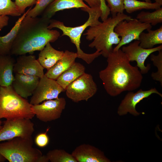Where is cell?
<instances>
[{
    "label": "cell",
    "mask_w": 162,
    "mask_h": 162,
    "mask_svg": "<svg viewBox=\"0 0 162 162\" xmlns=\"http://www.w3.org/2000/svg\"><path fill=\"white\" fill-rule=\"evenodd\" d=\"M44 69L35 56L32 54L23 55L17 58L14 64V73L40 78L44 75Z\"/></svg>",
    "instance_id": "obj_14"
},
{
    "label": "cell",
    "mask_w": 162,
    "mask_h": 162,
    "mask_svg": "<svg viewBox=\"0 0 162 162\" xmlns=\"http://www.w3.org/2000/svg\"><path fill=\"white\" fill-rule=\"evenodd\" d=\"M34 124L31 119L18 118L6 119L0 129V142L14 138L29 137L34 131Z\"/></svg>",
    "instance_id": "obj_9"
},
{
    "label": "cell",
    "mask_w": 162,
    "mask_h": 162,
    "mask_svg": "<svg viewBox=\"0 0 162 162\" xmlns=\"http://www.w3.org/2000/svg\"><path fill=\"white\" fill-rule=\"evenodd\" d=\"M64 52L55 49L49 42L40 51L37 60L44 69L48 70L62 57Z\"/></svg>",
    "instance_id": "obj_20"
},
{
    "label": "cell",
    "mask_w": 162,
    "mask_h": 162,
    "mask_svg": "<svg viewBox=\"0 0 162 162\" xmlns=\"http://www.w3.org/2000/svg\"><path fill=\"white\" fill-rule=\"evenodd\" d=\"M132 19L124 13H118L116 15L108 18L98 25L89 27L83 34L86 36L87 40H93L88 45L89 47L95 48L96 50L101 52V55L103 57L107 58L113 51V45H117L121 40V38L114 31L115 27L122 20Z\"/></svg>",
    "instance_id": "obj_3"
},
{
    "label": "cell",
    "mask_w": 162,
    "mask_h": 162,
    "mask_svg": "<svg viewBox=\"0 0 162 162\" xmlns=\"http://www.w3.org/2000/svg\"><path fill=\"white\" fill-rule=\"evenodd\" d=\"M49 128L46 129V131L38 134L35 137V142L38 147L43 148L46 146L49 142V138L47 133Z\"/></svg>",
    "instance_id": "obj_31"
},
{
    "label": "cell",
    "mask_w": 162,
    "mask_h": 162,
    "mask_svg": "<svg viewBox=\"0 0 162 162\" xmlns=\"http://www.w3.org/2000/svg\"><path fill=\"white\" fill-rule=\"evenodd\" d=\"M155 2H156L161 6L162 5V0H154Z\"/></svg>",
    "instance_id": "obj_36"
},
{
    "label": "cell",
    "mask_w": 162,
    "mask_h": 162,
    "mask_svg": "<svg viewBox=\"0 0 162 162\" xmlns=\"http://www.w3.org/2000/svg\"><path fill=\"white\" fill-rule=\"evenodd\" d=\"M124 10L128 14L145 9L156 10L161 7V5L156 3H150L137 0H124Z\"/></svg>",
    "instance_id": "obj_24"
},
{
    "label": "cell",
    "mask_w": 162,
    "mask_h": 162,
    "mask_svg": "<svg viewBox=\"0 0 162 162\" xmlns=\"http://www.w3.org/2000/svg\"><path fill=\"white\" fill-rule=\"evenodd\" d=\"M71 154L77 162H110L104 152L95 147L82 144L76 147Z\"/></svg>",
    "instance_id": "obj_15"
},
{
    "label": "cell",
    "mask_w": 162,
    "mask_h": 162,
    "mask_svg": "<svg viewBox=\"0 0 162 162\" xmlns=\"http://www.w3.org/2000/svg\"><path fill=\"white\" fill-rule=\"evenodd\" d=\"M80 9L88 13L89 14L88 19L83 24L76 27H70L65 26L62 22L50 19L48 28L50 29L57 28L61 30L63 32L62 36H67L68 37L71 42L75 45L77 50L76 53L77 58L82 59L89 64L101 55V53L98 50L91 54L84 52L80 47L81 36L87 27L97 26L101 22L99 19L102 15V10L100 7L93 8L89 7Z\"/></svg>",
    "instance_id": "obj_4"
},
{
    "label": "cell",
    "mask_w": 162,
    "mask_h": 162,
    "mask_svg": "<svg viewBox=\"0 0 162 162\" xmlns=\"http://www.w3.org/2000/svg\"><path fill=\"white\" fill-rule=\"evenodd\" d=\"M146 2H148L151 3L152 1L151 0H144Z\"/></svg>",
    "instance_id": "obj_37"
},
{
    "label": "cell",
    "mask_w": 162,
    "mask_h": 162,
    "mask_svg": "<svg viewBox=\"0 0 162 162\" xmlns=\"http://www.w3.org/2000/svg\"><path fill=\"white\" fill-rule=\"evenodd\" d=\"M136 19L141 22L155 26L162 22V8L152 12L142 11L136 16Z\"/></svg>",
    "instance_id": "obj_25"
},
{
    "label": "cell",
    "mask_w": 162,
    "mask_h": 162,
    "mask_svg": "<svg viewBox=\"0 0 162 162\" xmlns=\"http://www.w3.org/2000/svg\"><path fill=\"white\" fill-rule=\"evenodd\" d=\"M64 91L56 80L49 78L44 74L40 78L30 103L32 105H36L46 100L58 98L59 95Z\"/></svg>",
    "instance_id": "obj_11"
},
{
    "label": "cell",
    "mask_w": 162,
    "mask_h": 162,
    "mask_svg": "<svg viewBox=\"0 0 162 162\" xmlns=\"http://www.w3.org/2000/svg\"><path fill=\"white\" fill-rule=\"evenodd\" d=\"M106 0L112 16L116 15L118 13H123L124 10V0Z\"/></svg>",
    "instance_id": "obj_30"
},
{
    "label": "cell",
    "mask_w": 162,
    "mask_h": 162,
    "mask_svg": "<svg viewBox=\"0 0 162 162\" xmlns=\"http://www.w3.org/2000/svg\"><path fill=\"white\" fill-rule=\"evenodd\" d=\"M147 33L142 32L139 36L140 45L145 49L154 47L157 44H162V26L155 30L149 29Z\"/></svg>",
    "instance_id": "obj_23"
},
{
    "label": "cell",
    "mask_w": 162,
    "mask_h": 162,
    "mask_svg": "<svg viewBox=\"0 0 162 162\" xmlns=\"http://www.w3.org/2000/svg\"><path fill=\"white\" fill-rule=\"evenodd\" d=\"M37 0H15V3L19 12L22 15L25 13L26 9L35 4Z\"/></svg>",
    "instance_id": "obj_32"
},
{
    "label": "cell",
    "mask_w": 162,
    "mask_h": 162,
    "mask_svg": "<svg viewBox=\"0 0 162 162\" xmlns=\"http://www.w3.org/2000/svg\"><path fill=\"white\" fill-rule=\"evenodd\" d=\"M107 58L106 67L99 74L108 94L115 97L124 92L132 91L140 87L142 74L138 67L130 64L121 49L113 50Z\"/></svg>",
    "instance_id": "obj_1"
},
{
    "label": "cell",
    "mask_w": 162,
    "mask_h": 162,
    "mask_svg": "<svg viewBox=\"0 0 162 162\" xmlns=\"http://www.w3.org/2000/svg\"><path fill=\"white\" fill-rule=\"evenodd\" d=\"M152 27L151 25L141 22L136 18L121 21L114 28L121 40L113 50H117L134 40H139L141 33L145 30L151 29Z\"/></svg>",
    "instance_id": "obj_8"
},
{
    "label": "cell",
    "mask_w": 162,
    "mask_h": 162,
    "mask_svg": "<svg viewBox=\"0 0 162 162\" xmlns=\"http://www.w3.org/2000/svg\"><path fill=\"white\" fill-rule=\"evenodd\" d=\"M66 104L62 97L46 100L41 104L32 105V111L40 120L47 122L59 118Z\"/></svg>",
    "instance_id": "obj_10"
},
{
    "label": "cell",
    "mask_w": 162,
    "mask_h": 162,
    "mask_svg": "<svg viewBox=\"0 0 162 162\" xmlns=\"http://www.w3.org/2000/svg\"><path fill=\"white\" fill-rule=\"evenodd\" d=\"M97 90L92 76L85 73L69 85L65 91L68 98L78 103L87 101L96 93Z\"/></svg>",
    "instance_id": "obj_7"
},
{
    "label": "cell",
    "mask_w": 162,
    "mask_h": 162,
    "mask_svg": "<svg viewBox=\"0 0 162 162\" xmlns=\"http://www.w3.org/2000/svg\"><path fill=\"white\" fill-rule=\"evenodd\" d=\"M55 0H37L35 6L28 9L26 15L35 17L41 15L46 8Z\"/></svg>",
    "instance_id": "obj_29"
},
{
    "label": "cell",
    "mask_w": 162,
    "mask_h": 162,
    "mask_svg": "<svg viewBox=\"0 0 162 162\" xmlns=\"http://www.w3.org/2000/svg\"><path fill=\"white\" fill-rule=\"evenodd\" d=\"M21 15L14 2L11 0H0V15L18 16Z\"/></svg>",
    "instance_id": "obj_27"
},
{
    "label": "cell",
    "mask_w": 162,
    "mask_h": 162,
    "mask_svg": "<svg viewBox=\"0 0 162 162\" xmlns=\"http://www.w3.org/2000/svg\"><path fill=\"white\" fill-rule=\"evenodd\" d=\"M40 78L35 76L15 74L11 85L18 94L26 99L32 95Z\"/></svg>",
    "instance_id": "obj_16"
},
{
    "label": "cell",
    "mask_w": 162,
    "mask_h": 162,
    "mask_svg": "<svg viewBox=\"0 0 162 162\" xmlns=\"http://www.w3.org/2000/svg\"><path fill=\"white\" fill-rule=\"evenodd\" d=\"M50 20L26 15L21 23L10 55L32 54L34 51L42 50L48 43L57 40L60 33L56 30L48 28Z\"/></svg>",
    "instance_id": "obj_2"
},
{
    "label": "cell",
    "mask_w": 162,
    "mask_h": 162,
    "mask_svg": "<svg viewBox=\"0 0 162 162\" xmlns=\"http://www.w3.org/2000/svg\"><path fill=\"white\" fill-rule=\"evenodd\" d=\"M2 121L1 120H0V129H1V128H2Z\"/></svg>",
    "instance_id": "obj_38"
},
{
    "label": "cell",
    "mask_w": 162,
    "mask_h": 162,
    "mask_svg": "<svg viewBox=\"0 0 162 162\" xmlns=\"http://www.w3.org/2000/svg\"><path fill=\"white\" fill-rule=\"evenodd\" d=\"M140 43L139 40H135L127 46H122L121 50L130 62L136 61L137 63L136 66L140 68L141 73L145 74L148 73L151 68L150 64H148L146 66H145V60L151 54L162 50V45L151 49H146L140 46Z\"/></svg>",
    "instance_id": "obj_12"
},
{
    "label": "cell",
    "mask_w": 162,
    "mask_h": 162,
    "mask_svg": "<svg viewBox=\"0 0 162 162\" xmlns=\"http://www.w3.org/2000/svg\"><path fill=\"white\" fill-rule=\"evenodd\" d=\"M77 58L76 52L65 50L62 57L51 68L47 70L45 75L49 78L56 80L75 62Z\"/></svg>",
    "instance_id": "obj_18"
},
{
    "label": "cell",
    "mask_w": 162,
    "mask_h": 162,
    "mask_svg": "<svg viewBox=\"0 0 162 162\" xmlns=\"http://www.w3.org/2000/svg\"><path fill=\"white\" fill-rule=\"evenodd\" d=\"M153 94H158L162 97V94L155 88L148 90H143L141 89L135 93L132 91L128 92L119 105L117 113L120 116L125 115L128 113L136 116H139L140 113L136 110V105L143 99Z\"/></svg>",
    "instance_id": "obj_13"
},
{
    "label": "cell",
    "mask_w": 162,
    "mask_h": 162,
    "mask_svg": "<svg viewBox=\"0 0 162 162\" xmlns=\"http://www.w3.org/2000/svg\"><path fill=\"white\" fill-rule=\"evenodd\" d=\"M32 136L18 137L0 143V154L10 162H48L46 155L33 146Z\"/></svg>",
    "instance_id": "obj_5"
},
{
    "label": "cell",
    "mask_w": 162,
    "mask_h": 162,
    "mask_svg": "<svg viewBox=\"0 0 162 162\" xmlns=\"http://www.w3.org/2000/svg\"><path fill=\"white\" fill-rule=\"evenodd\" d=\"M28 11V9L19 18L9 32L3 36H0V55H10L12 45L21 23L26 15Z\"/></svg>",
    "instance_id": "obj_22"
},
{
    "label": "cell",
    "mask_w": 162,
    "mask_h": 162,
    "mask_svg": "<svg viewBox=\"0 0 162 162\" xmlns=\"http://www.w3.org/2000/svg\"><path fill=\"white\" fill-rule=\"evenodd\" d=\"M32 106L26 99L18 94L11 85L0 86V118L31 119L35 116Z\"/></svg>",
    "instance_id": "obj_6"
},
{
    "label": "cell",
    "mask_w": 162,
    "mask_h": 162,
    "mask_svg": "<svg viewBox=\"0 0 162 162\" xmlns=\"http://www.w3.org/2000/svg\"><path fill=\"white\" fill-rule=\"evenodd\" d=\"M6 160V159L0 154V162H4Z\"/></svg>",
    "instance_id": "obj_35"
},
{
    "label": "cell",
    "mask_w": 162,
    "mask_h": 162,
    "mask_svg": "<svg viewBox=\"0 0 162 162\" xmlns=\"http://www.w3.org/2000/svg\"><path fill=\"white\" fill-rule=\"evenodd\" d=\"M89 6L83 0H55L41 15V17L50 20L58 11L74 8H88Z\"/></svg>",
    "instance_id": "obj_17"
},
{
    "label": "cell",
    "mask_w": 162,
    "mask_h": 162,
    "mask_svg": "<svg viewBox=\"0 0 162 162\" xmlns=\"http://www.w3.org/2000/svg\"><path fill=\"white\" fill-rule=\"evenodd\" d=\"M9 17L7 16L0 15V31L8 23Z\"/></svg>",
    "instance_id": "obj_33"
},
{
    "label": "cell",
    "mask_w": 162,
    "mask_h": 162,
    "mask_svg": "<svg viewBox=\"0 0 162 162\" xmlns=\"http://www.w3.org/2000/svg\"><path fill=\"white\" fill-rule=\"evenodd\" d=\"M46 155L51 162H77L71 154L63 149H55L50 150Z\"/></svg>",
    "instance_id": "obj_26"
},
{
    "label": "cell",
    "mask_w": 162,
    "mask_h": 162,
    "mask_svg": "<svg viewBox=\"0 0 162 162\" xmlns=\"http://www.w3.org/2000/svg\"><path fill=\"white\" fill-rule=\"evenodd\" d=\"M85 68L83 65L75 62L56 80L65 91L69 85L85 73Z\"/></svg>",
    "instance_id": "obj_21"
},
{
    "label": "cell",
    "mask_w": 162,
    "mask_h": 162,
    "mask_svg": "<svg viewBox=\"0 0 162 162\" xmlns=\"http://www.w3.org/2000/svg\"><path fill=\"white\" fill-rule=\"evenodd\" d=\"M150 55L151 61L158 69L157 72L152 73L151 77L154 80L159 81L162 86V50L158 51V53L157 55L152 53Z\"/></svg>",
    "instance_id": "obj_28"
},
{
    "label": "cell",
    "mask_w": 162,
    "mask_h": 162,
    "mask_svg": "<svg viewBox=\"0 0 162 162\" xmlns=\"http://www.w3.org/2000/svg\"><path fill=\"white\" fill-rule=\"evenodd\" d=\"M86 2L89 6L91 8L100 7L101 6V0H83Z\"/></svg>",
    "instance_id": "obj_34"
},
{
    "label": "cell",
    "mask_w": 162,
    "mask_h": 162,
    "mask_svg": "<svg viewBox=\"0 0 162 162\" xmlns=\"http://www.w3.org/2000/svg\"><path fill=\"white\" fill-rule=\"evenodd\" d=\"M15 63L14 59L11 55H0V86L11 85L14 79Z\"/></svg>",
    "instance_id": "obj_19"
}]
</instances>
